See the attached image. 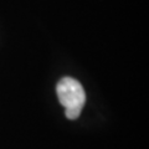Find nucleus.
I'll return each mask as SVG.
<instances>
[{"label": "nucleus", "instance_id": "obj_1", "mask_svg": "<svg viewBox=\"0 0 149 149\" xmlns=\"http://www.w3.org/2000/svg\"><path fill=\"white\" fill-rule=\"evenodd\" d=\"M58 101L65 107V113L68 119L80 117L86 103V93L80 82L72 77H63L56 87Z\"/></svg>", "mask_w": 149, "mask_h": 149}]
</instances>
